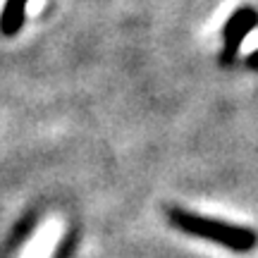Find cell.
<instances>
[{
	"label": "cell",
	"instance_id": "cell-1",
	"mask_svg": "<svg viewBox=\"0 0 258 258\" xmlns=\"http://www.w3.org/2000/svg\"><path fill=\"white\" fill-rule=\"evenodd\" d=\"M170 222L186 234H194V237H201V239L208 241H218V244L227 246L230 251H237V253H249L258 244L256 232L249 230V227L230 225V222L222 220H211V218H203V215H196V213L189 211H179V208L170 211Z\"/></svg>",
	"mask_w": 258,
	"mask_h": 258
},
{
	"label": "cell",
	"instance_id": "cell-2",
	"mask_svg": "<svg viewBox=\"0 0 258 258\" xmlns=\"http://www.w3.org/2000/svg\"><path fill=\"white\" fill-rule=\"evenodd\" d=\"M256 24H258V15L251 8L237 10V12L227 19V24L222 29V53H220L222 64H230L232 60H234L244 36H246Z\"/></svg>",
	"mask_w": 258,
	"mask_h": 258
},
{
	"label": "cell",
	"instance_id": "cell-3",
	"mask_svg": "<svg viewBox=\"0 0 258 258\" xmlns=\"http://www.w3.org/2000/svg\"><path fill=\"white\" fill-rule=\"evenodd\" d=\"M24 5L27 0H8L5 8H3V15H0V31L3 34H17L22 29V22H24Z\"/></svg>",
	"mask_w": 258,
	"mask_h": 258
},
{
	"label": "cell",
	"instance_id": "cell-4",
	"mask_svg": "<svg viewBox=\"0 0 258 258\" xmlns=\"http://www.w3.org/2000/svg\"><path fill=\"white\" fill-rule=\"evenodd\" d=\"M249 64H253V67L258 64V50H253V53L249 55Z\"/></svg>",
	"mask_w": 258,
	"mask_h": 258
}]
</instances>
